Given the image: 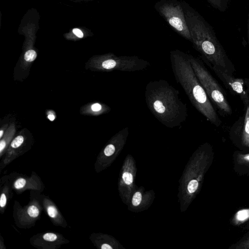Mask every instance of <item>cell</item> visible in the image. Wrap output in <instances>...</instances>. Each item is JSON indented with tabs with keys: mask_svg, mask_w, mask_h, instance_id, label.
<instances>
[{
	"mask_svg": "<svg viewBox=\"0 0 249 249\" xmlns=\"http://www.w3.org/2000/svg\"><path fill=\"white\" fill-rule=\"evenodd\" d=\"M214 8L221 12H224L227 8L229 0H207Z\"/></svg>",
	"mask_w": 249,
	"mask_h": 249,
	"instance_id": "2e32d148",
	"label": "cell"
},
{
	"mask_svg": "<svg viewBox=\"0 0 249 249\" xmlns=\"http://www.w3.org/2000/svg\"><path fill=\"white\" fill-rule=\"evenodd\" d=\"M172 70L194 107L216 126L221 124L216 110L191 65L189 54L179 50L170 52Z\"/></svg>",
	"mask_w": 249,
	"mask_h": 249,
	"instance_id": "7a4b0ae2",
	"label": "cell"
},
{
	"mask_svg": "<svg viewBox=\"0 0 249 249\" xmlns=\"http://www.w3.org/2000/svg\"><path fill=\"white\" fill-rule=\"evenodd\" d=\"M0 213L3 214L13 197L14 192L7 175H4L0 178Z\"/></svg>",
	"mask_w": 249,
	"mask_h": 249,
	"instance_id": "4fadbf2b",
	"label": "cell"
},
{
	"mask_svg": "<svg viewBox=\"0 0 249 249\" xmlns=\"http://www.w3.org/2000/svg\"><path fill=\"white\" fill-rule=\"evenodd\" d=\"M14 134V129H10L5 133L2 138L0 139V159H1L5 151H6L9 145L12 141V138Z\"/></svg>",
	"mask_w": 249,
	"mask_h": 249,
	"instance_id": "5bb4252c",
	"label": "cell"
},
{
	"mask_svg": "<svg viewBox=\"0 0 249 249\" xmlns=\"http://www.w3.org/2000/svg\"><path fill=\"white\" fill-rule=\"evenodd\" d=\"M35 194L42 205L43 211L52 223L56 227L67 228L68 225L66 220L53 200L41 192L35 191Z\"/></svg>",
	"mask_w": 249,
	"mask_h": 249,
	"instance_id": "8fae6325",
	"label": "cell"
},
{
	"mask_svg": "<svg viewBox=\"0 0 249 249\" xmlns=\"http://www.w3.org/2000/svg\"><path fill=\"white\" fill-rule=\"evenodd\" d=\"M158 11L176 32L191 42V36L182 4L165 1L159 5Z\"/></svg>",
	"mask_w": 249,
	"mask_h": 249,
	"instance_id": "8992f818",
	"label": "cell"
},
{
	"mask_svg": "<svg viewBox=\"0 0 249 249\" xmlns=\"http://www.w3.org/2000/svg\"><path fill=\"white\" fill-rule=\"evenodd\" d=\"M198 182L196 180H191L188 185V190L190 193L195 192L198 187Z\"/></svg>",
	"mask_w": 249,
	"mask_h": 249,
	"instance_id": "d6986e66",
	"label": "cell"
},
{
	"mask_svg": "<svg viewBox=\"0 0 249 249\" xmlns=\"http://www.w3.org/2000/svg\"><path fill=\"white\" fill-rule=\"evenodd\" d=\"M48 118L51 121H53L55 119V116L53 114H50L48 115Z\"/></svg>",
	"mask_w": 249,
	"mask_h": 249,
	"instance_id": "d4e9b609",
	"label": "cell"
},
{
	"mask_svg": "<svg viewBox=\"0 0 249 249\" xmlns=\"http://www.w3.org/2000/svg\"><path fill=\"white\" fill-rule=\"evenodd\" d=\"M244 106L243 114L232 124L231 133L240 137L243 143L249 146V101Z\"/></svg>",
	"mask_w": 249,
	"mask_h": 249,
	"instance_id": "7c38bea8",
	"label": "cell"
},
{
	"mask_svg": "<svg viewBox=\"0 0 249 249\" xmlns=\"http://www.w3.org/2000/svg\"><path fill=\"white\" fill-rule=\"evenodd\" d=\"M24 57L28 62L33 61L36 57V53L33 50H29L25 53Z\"/></svg>",
	"mask_w": 249,
	"mask_h": 249,
	"instance_id": "e0dca14e",
	"label": "cell"
},
{
	"mask_svg": "<svg viewBox=\"0 0 249 249\" xmlns=\"http://www.w3.org/2000/svg\"><path fill=\"white\" fill-rule=\"evenodd\" d=\"M142 200V195L139 192H137L134 194L132 198V204L134 206H138L140 204Z\"/></svg>",
	"mask_w": 249,
	"mask_h": 249,
	"instance_id": "ffe728a7",
	"label": "cell"
},
{
	"mask_svg": "<svg viewBox=\"0 0 249 249\" xmlns=\"http://www.w3.org/2000/svg\"><path fill=\"white\" fill-rule=\"evenodd\" d=\"M191 42L209 66H217L233 74L235 69L208 23L185 2L182 4Z\"/></svg>",
	"mask_w": 249,
	"mask_h": 249,
	"instance_id": "3957f363",
	"label": "cell"
},
{
	"mask_svg": "<svg viewBox=\"0 0 249 249\" xmlns=\"http://www.w3.org/2000/svg\"><path fill=\"white\" fill-rule=\"evenodd\" d=\"M32 142L23 135L14 138L0 159V173L14 160L31 148Z\"/></svg>",
	"mask_w": 249,
	"mask_h": 249,
	"instance_id": "30bf717a",
	"label": "cell"
},
{
	"mask_svg": "<svg viewBox=\"0 0 249 249\" xmlns=\"http://www.w3.org/2000/svg\"><path fill=\"white\" fill-rule=\"evenodd\" d=\"M73 33L78 37L82 38L83 37V33L79 29L74 28L73 29Z\"/></svg>",
	"mask_w": 249,
	"mask_h": 249,
	"instance_id": "7402d4cb",
	"label": "cell"
},
{
	"mask_svg": "<svg viewBox=\"0 0 249 249\" xmlns=\"http://www.w3.org/2000/svg\"><path fill=\"white\" fill-rule=\"evenodd\" d=\"M8 175L10 183L17 195H21L26 191H35L42 193L45 185L40 177L34 171L30 175L14 171Z\"/></svg>",
	"mask_w": 249,
	"mask_h": 249,
	"instance_id": "52a82bcc",
	"label": "cell"
},
{
	"mask_svg": "<svg viewBox=\"0 0 249 249\" xmlns=\"http://www.w3.org/2000/svg\"><path fill=\"white\" fill-rule=\"evenodd\" d=\"M123 179L126 184H130L133 182L132 175L126 172L123 174Z\"/></svg>",
	"mask_w": 249,
	"mask_h": 249,
	"instance_id": "44dd1931",
	"label": "cell"
},
{
	"mask_svg": "<svg viewBox=\"0 0 249 249\" xmlns=\"http://www.w3.org/2000/svg\"><path fill=\"white\" fill-rule=\"evenodd\" d=\"M246 85L247 88L248 92H249V78L245 79Z\"/></svg>",
	"mask_w": 249,
	"mask_h": 249,
	"instance_id": "484cf974",
	"label": "cell"
},
{
	"mask_svg": "<svg viewBox=\"0 0 249 249\" xmlns=\"http://www.w3.org/2000/svg\"><path fill=\"white\" fill-rule=\"evenodd\" d=\"M189 59L196 77L212 103L221 115H231L232 109L224 91L206 68L202 60L190 54Z\"/></svg>",
	"mask_w": 249,
	"mask_h": 249,
	"instance_id": "277c9868",
	"label": "cell"
},
{
	"mask_svg": "<svg viewBox=\"0 0 249 249\" xmlns=\"http://www.w3.org/2000/svg\"><path fill=\"white\" fill-rule=\"evenodd\" d=\"M29 242L37 249H58L70 241L59 232L46 231L34 234L30 237Z\"/></svg>",
	"mask_w": 249,
	"mask_h": 249,
	"instance_id": "9c48e42d",
	"label": "cell"
},
{
	"mask_svg": "<svg viewBox=\"0 0 249 249\" xmlns=\"http://www.w3.org/2000/svg\"><path fill=\"white\" fill-rule=\"evenodd\" d=\"M249 217V210H243L237 213V218L240 221H244Z\"/></svg>",
	"mask_w": 249,
	"mask_h": 249,
	"instance_id": "ac0fdd59",
	"label": "cell"
},
{
	"mask_svg": "<svg viewBox=\"0 0 249 249\" xmlns=\"http://www.w3.org/2000/svg\"><path fill=\"white\" fill-rule=\"evenodd\" d=\"M179 95V91L164 79L149 82L144 91L150 111L161 124L170 128L181 126L188 116L186 104Z\"/></svg>",
	"mask_w": 249,
	"mask_h": 249,
	"instance_id": "6da1fadb",
	"label": "cell"
},
{
	"mask_svg": "<svg viewBox=\"0 0 249 249\" xmlns=\"http://www.w3.org/2000/svg\"><path fill=\"white\" fill-rule=\"evenodd\" d=\"M29 198L28 203L24 206L18 200H14L13 217L16 226L21 229H29L34 227L40 219L43 211L35 191H30Z\"/></svg>",
	"mask_w": 249,
	"mask_h": 249,
	"instance_id": "5b68a950",
	"label": "cell"
},
{
	"mask_svg": "<svg viewBox=\"0 0 249 249\" xmlns=\"http://www.w3.org/2000/svg\"><path fill=\"white\" fill-rule=\"evenodd\" d=\"M230 91L238 95L243 104L249 101V92L248 91L245 79L235 77L233 74L217 66H209Z\"/></svg>",
	"mask_w": 249,
	"mask_h": 249,
	"instance_id": "ba28073f",
	"label": "cell"
},
{
	"mask_svg": "<svg viewBox=\"0 0 249 249\" xmlns=\"http://www.w3.org/2000/svg\"><path fill=\"white\" fill-rule=\"evenodd\" d=\"M4 134V130L3 129H1L0 131V139L2 138Z\"/></svg>",
	"mask_w": 249,
	"mask_h": 249,
	"instance_id": "4316f807",
	"label": "cell"
},
{
	"mask_svg": "<svg viewBox=\"0 0 249 249\" xmlns=\"http://www.w3.org/2000/svg\"><path fill=\"white\" fill-rule=\"evenodd\" d=\"M116 147L115 143L110 142V143L107 145V146L104 149L102 155H99L96 160H99L104 157H109L113 155L115 152Z\"/></svg>",
	"mask_w": 249,
	"mask_h": 249,
	"instance_id": "9a60e30c",
	"label": "cell"
},
{
	"mask_svg": "<svg viewBox=\"0 0 249 249\" xmlns=\"http://www.w3.org/2000/svg\"><path fill=\"white\" fill-rule=\"evenodd\" d=\"M247 36H248V42L249 46V14L248 16V32H247Z\"/></svg>",
	"mask_w": 249,
	"mask_h": 249,
	"instance_id": "cb8c5ba5",
	"label": "cell"
},
{
	"mask_svg": "<svg viewBox=\"0 0 249 249\" xmlns=\"http://www.w3.org/2000/svg\"><path fill=\"white\" fill-rule=\"evenodd\" d=\"M246 159H247V160H249V155H248V156H247L246 157Z\"/></svg>",
	"mask_w": 249,
	"mask_h": 249,
	"instance_id": "83f0119b",
	"label": "cell"
},
{
	"mask_svg": "<svg viewBox=\"0 0 249 249\" xmlns=\"http://www.w3.org/2000/svg\"><path fill=\"white\" fill-rule=\"evenodd\" d=\"M0 249H6L4 238L1 234H0Z\"/></svg>",
	"mask_w": 249,
	"mask_h": 249,
	"instance_id": "603a6c76",
	"label": "cell"
}]
</instances>
